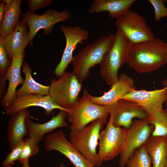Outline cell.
<instances>
[{"mask_svg":"<svg viewBox=\"0 0 167 167\" xmlns=\"http://www.w3.org/2000/svg\"><path fill=\"white\" fill-rule=\"evenodd\" d=\"M126 63L140 74L159 70L167 64V43L157 37L131 45Z\"/></svg>","mask_w":167,"mask_h":167,"instance_id":"cell-1","label":"cell"},{"mask_svg":"<svg viewBox=\"0 0 167 167\" xmlns=\"http://www.w3.org/2000/svg\"><path fill=\"white\" fill-rule=\"evenodd\" d=\"M114 37L112 34L100 37L73 56L72 73L81 83L89 76L90 69L100 64L105 54L112 45Z\"/></svg>","mask_w":167,"mask_h":167,"instance_id":"cell-2","label":"cell"},{"mask_svg":"<svg viewBox=\"0 0 167 167\" xmlns=\"http://www.w3.org/2000/svg\"><path fill=\"white\" fill-rule=\"evenodd\" d=\"M108 117L97 119L80 130L70 131L69 134V141L94 167L101 165L96 148L101 131L106 123Z\"/></svg>","mask_w":167,"mask_h":167,"instance_id":"cell-3","label":"cell"},{"mask_svg":"<svg viewBox=\"0 0 167 167\" xmlns=\"http://www.w3.org/2000/svg\"><path fill=\"white\" fill-rule=\"evenodd\" d=\"M113 42L100 64V74L106 84L111 86L117 80L119 69L126 63L131 43L118 30Z\"/></svg>","mask_w":167,"mask_h":167,"instance_id":"cell-4","label":"cell"},{"mask_svg":"<svg viewBox=\"0 0 167 167\" xmlns=\"http://www.w3.org/2000/svg\"><path fill=\"white\" fill-rule=\"evenodd\" d=\"M87 89L78 97L70 112L67 113L70 131L80 130L90 122L110 114L107 106L100 105L91 101Z\"/></svg>","mask_w":167,"mask_h":167,"instance_id":"cell-5","label":"cell"},{"mask_svg":"<svg viewBox=\"0 0 167 167\" xmlns=\"http://www.w3.org/2000/svg\"><path fill=\"white\" fill-rule=\"evenodd\" d=\"M49 95L59 106L68 113L75 104L82 85L72 72L65 71L58 79L51 80Z\"/></svg>","mask_w":167,"mask_h":167,"instance_id":"cell-6","label":"cell"},{"mask_svg":"<svg viewBox=\"0 0 167 167\" xmlns=\"http://www.w3.org/2000/svg\"><path fill=\"white\" fill-rule=\"evenodd\" d=\"M115 24L131 45L156 38L152 29L148 25L146 19L131 10L116 19Z\"/></svg>","mask_w":167,"mask_h":167,"instance_id":"cell-7","label":"cell"},{"mask_svg":"<svg viewBox=\"0 0 167 167\" xmlns=\"http://www.w3.org/2000/svg\"><path fill=\"white\" fill-rule=\"evenodd\" d=\"M126 137V128L116 126L110 116L105 129L100 133L97 152L101 163L113 159L122 152Z\"/></svg>","mask_w":167,"mask_h":167,"instance_id":"cell-8","label":"cell"},{"mask_svg":"<svg viewBox=\"0 0 167 167\" xmlns=\"http://www.w3.org/2000/svg\"><path fill=\"white\" fill-rule=\"evenodd\" d=\"M23 20L28 24L29 32V45L32 47L34 38L38 31L44 29L43 34L47 35L50 33L54 25L57 23L65 21L71 17L70 12L66 10L58 11L49 9L43 15H39L29 10L22 13Z\"/></svg>","mask_w":167,"mask_h":167,"instance_id":"cell-9","label":"cell"},{"mask_svg":"<svg viewBox=\"0 0 167 167\" xmlns=\"http://www.w3.org/2000/svg\"><path fill=\"white\" fill-rule=\"evenodd\" d=\"M154 129V126L149 124L147 119H135L130 126L126 128L125 145L119 161L120 167H124L135 151L145 144Z\"/></svg>","mask_w":167,"mask_h":167,"instance_id":"cell-10","label":"cell"},{"mask_svg":"<svg viewBox=\"0 0 167 167\" xmlns=\"http://www.w3.org/2000/svg\"><path fill=\"white\" fill-rule=\"evenodd\" d=\"M44 145L46 151H56L60 152L67 157L75 167H94L67 139L62 130L47 135Z\"/></svg>","mask_w":167,"mask_h":167,"instance_id":"cell-11","label":"cell"},{"mask_svg":"<svg viewBox=\"0 0 167 167\" xmlns=\"http://www.w3.org/2000/svg\"><path fill=\"white\" fill-rule=\"evenodd\" d=\"M113 124L118 127L128 128L133 119H144L147 118L146 111L137 103L129 100L120 99L107 106Z\"/></svg>","mask_w":167,"mask_h":167,"instance_id":"cell-12","label":"cell"},{"mask_svg":"<svg viewBox=\"0 0 167 167\" xmlns=\"http://www.w3.org/2000/svg\"><path fill=\"white\" fill-rule=\"evenodd\" d=\"M121 99L135 102L141 106L147 113V118H150L163 108L162 105L167 100V87L152 91L133 89Z\"/></svg>","mask_w":167,"mask_h":167,"instance_id":"cell-13","label":"cell"},{"mask_svg":"<svg viewBox=\"0 0 167 167\" xmlns=\"http://www.w3.org/2000/svg\"><path fill=\"white\" fill-rule=\"evenodd\" d=\"M60 29L65 37L66 44L60 62L56 67L54 73L58 77L65 71L72 62L73 54L78 44H82L88 38L89 33L86 29L78 26H62Z\"/></svg>","mask_w":167,"mask_h":167,"instance_id":"cell-14","label":"cell"},{"mask_svg":"<svg viewBox=\"0 0 167 167\" xmlns=\"http://www.w3.org/2000/svg\"><path fill=\"white\" fill-rule=\"evenodd\" d=\"M31 106L39 107L44 109L45 114L50 115L55 109L68 112L57 105L49 95L42 96L36 94H28L16 96L11 105L6 109L5 114L11 115L22 110Z\"/></svg>","mask_w":167,"mask_h":167,"instance_id":"cell-15","label":"cell"},{"mask_svg":"<svg viewBox=\"0 0 167 167\" xmlns=\"http://www.w3.org/2000/svg\"><path fill=\"white\" fill-rule=\"evenodd\" d=\"M24 21L18 22L13 31L2 38L8 58L18 57L24 55L26 48L29 43V32Z\"/></svg>","mask_w":167,"mask_h":167,"instance_id":"cell-16","label":"cell"},{"mask_svg":"<svg viewBox=\"0 0 167 167\" xmlns=\"http://www.w3.org/2000/svg\"><path fill=\"white\" fill-rule=\"evenodd\" d=\"M133 79L124 73L119 75L117 81L111 86L109 90L101 96H88L93 103L100 105L108 106L117 101L123 96L135 89Z\"/></svg>","mask_w":167,"mask_h":167,"instance_id":"cell-17","label":"cell"},{"mask_svg":"<svg viewBox=\"0 0 167 167\" xmlns=\"http://www.w3.org/2000/svg\"><path fill=\"white\" fill-rule=\"evenodd\" d=\"M67 113L66 111L60 110L56 116H53L50 120L41 123L32 122L30 119V117H27L25 123L28 135L39 143L43 139L46 134L51 133L56 129L69 127V124L66 121Z\"/></svg>","mask_w":167,"mask_h":167,"instance_id":"cell-18","label":"cell"},{"mask_svg":"<svg viewBox=\"0 0 167 167\" xmlns=\"http://www.w3.org/2000/svg\"><path fill=\"white\" fill-rule=\"evenodd\" d=\"M30 117L28 109H25L11 115L7 126V139L10 150L24 140L28 135L25 120Z\"/></svg>","mask_w":167,"mask_h":167,"instance_id":"cell-19","label":"cell"},{"mask_svg":"<svg viewBox=\"0 0 167 167\" xmlns=\"http://www.w3.org/2000/svg\"><path fill=\"white\" fill-rule=\"evenodd\" d=\"M25 54L18 57H13L7 76L9 84L7 91L1 100L2 105L6 109L12 104L16 96V88L24 80L21 73Z\"/></svg>","mask_w":167,"mask_h":167,"instance_id":"cell-20","label":"cell"},{"mask_svg":"<svg viewBox=\"0 0 167 167\" xmlns=\"http://www.w3.org/2000/svg\"><path fill=\"white\" fill-rule=\"evenodd\" d=\"M136 1L135 0H95L92 2L88 12L92 14L107 11L111 18L116 19L129 10Z\"/></svg>","mask_w":167,"mask_h":167,"instance_id":"cell-21","label":"cell"},{"mask_svg":"<svg viewBox=\"0 0 167 167\" xmlns=\"http://www.w3.org/2000/svg\"><path fill=\"white\" fill-rule=\"evenodd\" d=\"M144 145L152 159V167H165L167 162V135H151Z\"/></svg>","mask_w":167,"mask_h":167,"instance_id":"cell-22","label":"cell"},{"mask_svg":"<svg viewBox=\"0 0 167 167\" xmlns=\"http://www.w3.org/2000/svg\"><path fill=\"white\" fill-rule=\"evenodd\" d=\"M22 0H12L11 3L6 5L4 17L0 24V36L4 38L11 32L19 20L22 14L20 5Z\"/></svg>","mask_w":167,"mask_h":167,"instance_id":"cell-23","label":"cell"},{"mask_svg":"<svg viewBox=\"0 0 167 167\" xmlns=\"http://www.w3.org/2000/svg\"><path fill=\"white\" fill-rule=\"evenodd\" d=\"M22 71L25 78L22 86L16 90V96L28 94H36L42 96L49 95V86H45L37 82L32 76V70L29 64L23 61Z\"/></svg>","mask_w":167,"mask_h":167,"instance_id":"cell-24","label":"cell"},{"mask_svg":"<svg viewBox=\"0 0 167 167\" xmlns=\"http://www.w3.org/2000/svg\"><path fill=\"white\" fill-rule=\"evenodd\" d=\"M11 64L6 53L2 38L0 36V98L2 99L6 90L7 74Z\"/></svg>","mask_w":167,"mask_h":167,"instance_id":"cell-25","label":"cell"},{"mask_svg":"<svg viewBox=\"0 0 167 167\" xmlns=\"http://www.w3.org/2000/svg\"><path fill=\"white\" fill-rule=\"evenodd\" d=\"M147 119L149 124L154 127L152 135H167V108L163 109L152 117Z\"/></svg>","mask_w":167,"mask_h":167,"instance_id":"cell-26","label":"cell"},{"mask_svg":"<svg viewBox=\"0 0 167 167\" xmlns=\"http://www.w3.org/2000/svg\"><path fill=\"white\" fill-rule=\"evenodd\" d=\"M127 167H152L151 158L144 144L136 149L128 160Z\"/></svg>","mask_w":167,"mask_h":167,"instance_id":"cell-27","label":"cell"},{"mask_svg":"<svg viewBox=\"0 0 167 167\" xmlns=\"http://www.w3.org/2000/svg\"><path fill=\"white\" fill-rule=\"evenodd\" d=\"M38 143L30 137L24 139V144L18 160L20 163L22 164L29 161L30 157L38 153L40 150Z\"/></svg>","mask_w":167,"mask_h":167,"instance_id":"cell-28","label":"cell"},{"mask_svg":"<svg viewBox=\"0 0 167 167\" xmlns=\"http://www.w3.org/2000/svg\"><path fill=\"white\" fill-rule=\"evenodd\" d=\"M24 144V139L11 150L2 162V167H12L18 160Z\"/></svg>","mask_w":167,"mask_h":167,"instance_id":"cell-29","label":"cell"},{"mask_svg":"<svg viewBox=\"0 0 167 167\" xmlns=\"http://www.w3.org/2000/svg\"><path fill=\"white\" fill-rule=\"evenodd\" d=\"M164 1L149 0L154 10V20L158 22L162 18L167 17V8L164 5Z\"/></svg>","mask_w":167,"mask_h":167,"instance_id":"cell-30","label":"cell"},{"mask_svg":"<svg viewBox=\"0 0 167 167\" xmlns=\"http://www.w3.org/2000/svg\"><path fill=\"white\" fill-rule=\"evenodd\" d=\"M27 3L29 10L35 12L37 9L44 7L52 4V0H27Z\"/></svg>","mask_w":167,"mask_h":167,"instance_id":"cell-31","label":"cell"},{"mask_svg":"<svg viewBox=\"0 0 167 167\" xmlns=\"http://www.w3.org/2000/svg\"><path fill=\"white\" fill-rule=\"evenodd\" d=\"M5 4L2 1L0 3V24L2 23L4 15Z\"/></svg>","mask_w":167,"mask_h":167,"instance_id":"cell-32","label":"cell"},{"mask_svg":"<svg viewBox=\"0 0 167 167\" xmlns=\"http://www.w3.org/2000/svg\"><path fill=\"white\" fill-rule=\"evenodd\" d=\"M161 83L164 87H167V77L162 80ZM165 104L167 107V100L165 101Z\"/></svg>","mask_w":167,"mask_h":167,"instance_id":"cell-33","label":"cell"},{"mask_svg":"<svg viewBox=\"0 0 167 167\" xmlns=\"http://www.w3.org/2000/svg\"><path fill=\"white\" fill-rule=\"evenodd\" d=\"M21 167H30L29 164V161L22 164Z\"/></svg>","mask_w":167,"mask_h":167,"instance_id":"cell-34","label":"cell"},{"mask_svg":"<svg viewBox=\"0 0 167 167\" xmlns=\"http://www.w3.org/2000/svg\"><path fill=\"white\" fill-rule=\"evenodd\" d=\"M6 5H8L11 3L12 0H2Z\"/></svg>","mask_w":167,"mask_h":167,"instance_id":"cell-35","label":"cell"},{"mask_svg":"<svg viewBox=\"0 0 167 167\" xmlns=\"http://www.w3.org/2000/svg\"><path fill=\"white\" fill-rule=\"evenodd\" d=\"M59 167H65V166L63 163H61Z\"/></svg>","mask_w":167,"mask_h":167,"instance_id":"cell-36","label":"cell"},{"mask_svg":"<svg viewBox=\"0 0 167 167\" xmlns=\"http://www.w3.org/2000/svg\"><path fill=\"white\" fill-rule=\"evenodd\" d=\"M165 167H167V162L166 164V165Z\"/></svg>","mask_w":167,"mask_h":167,"instance_id":"cell-37","label":"cell"},{"mask_svg":"<svg viewBox=\"0 0 167 167\" xmlns=\"http://www.w3.org/2000/svg\"><path fill=\"white\" fill-rule=\"evenodd\" d=\"M165 1L166 2V3H167V0H165Z\"/></svg>","mask_w":167,"mask_h":167,"instance_id":"cell-38","label":"cell"}]
</instances>
